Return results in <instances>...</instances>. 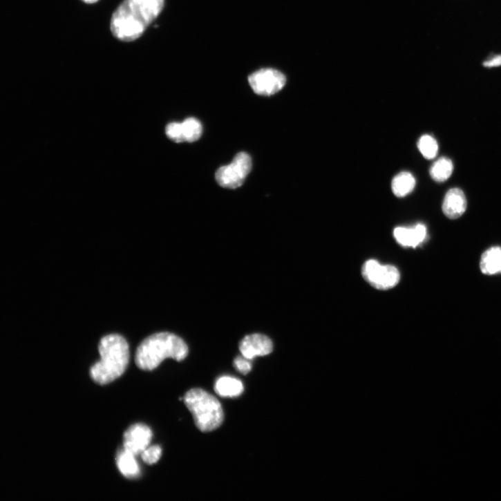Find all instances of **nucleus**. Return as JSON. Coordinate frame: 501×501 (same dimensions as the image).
Here are the masks:
<instances>
[{
  "label": "nucleus",
  "instance_id": "21",
  "mask_svg": "<svg viewBox=\"0 0 501 501\" xmlns=\"http://www.w3.org/2000/svg\"><path fill=\"white\" fill-rule=\"evenodd\" d=\"M249 361L243 356L238 357L234 360V364L238 371L245 375L252 370V366Z\"/></svg>",
  "mask_w": 501,
  "mask_h": 501
},
{
  "label": "nucleus",
  "instance_id": "17",
  "mask_svg": "<svg viewBox=\"0 0 501 501\" xmlns=\"http://www.w3.org/2000/svg\"><path fill=\"white\" fill-rule=\"evenodd\" d=\"M182 125L185 142H194L202 136V126L197 120L188 118L182 123Z\"/></svg>",
  "mask_w": 501,
  "mask_h": 501
},
{
  "label": "nucleus",
  "instance_id": "15",
  "mask_svg": "<svg viewBox=\"0 0 501 501\" xmlns=\"http://www.w3.org/2000/svg\"><path fill=\"white\" fill-rule=\"evenodd\" d=\"M415 185L416 180L413 175L409 172H402L393 178L391 188L396 196L404 197L413 191Z\"/></svg>",
  "mask_w": 501,
  "mask_h": 501
},
{
  "label": "nucleus",
  "instance_id": "5",
  "mask_svg": "<svg viewBox=\"0 0 501 501\" xmlns=\"http://www.w3.org/2000/svg\"><path fill=\"white\" fill-rule=\"evenodd\" d=\"M252 158L245 152L236 155L232 162L220 167L216 172V178L223 187L236 189L244 183L252 170Z\"/></svg>",
  "mask_w": 501,
  "mask_h": 501
},
{
  "label": "nucleus",
  "instance_id": "20",
  "mask_svg": "<svg viewBox=\"0 0 501 501\" xmlns=\"http://www.w3.org/2000/svg\"><path fill=\"white\" fill-rule=\"evenodd\" d=\"M140 455L146 464L152 465L157 463L160 459L162 448L159 446H149Z\"/></svg>",
  "mask_w": 501,
  "mask_h": 501
},
{
  "label": "nucleus",
  "instance_id": "14",
  "mask_svg": "<svg viewBox=\"0 0 501 501\" xmlns=\"http://www.w3.org/2000/svg\"><path fill=\"white\" fill-rule=\"evenodd\" d=\"M117 464L120 472L127 478H134L140 475V466L135 455L124 448L117 455Z\"/></svg>",
  "mask_w": 501,
  "mask_h": 501
},
{
  "label": "nucleus",
  "instance_id": "4",
  "mask_svg": "<svg viewBox=\"0 0 501 501\" xmlns=\"http://www.w3.org/2000/svg\"><path fill=\"white\" fill-rule=\"evenodd\" d=\"M184 403L191 413L198 429L208 433L218 428L224 421V413L218 399L200 388L187 391Z\"/></svg>",
  "mask_w": 501,
  "mask_h": 501
},
{
  "label": "nucleus",
  "instance_id": "11",
  "mask_svg": "<svg viewBox=\"0 0 501 501\" xmlns=\"http://www.w3.org/2000/svg\"><path fill=\"white\" fill-rule=\"evenodd\" d=\"M393 236L398 244L406 247L416 248L425 240L427 229L425 225L419 224L413 227H397Z\"/></svg>",
  "mask_w": 501,
  "mask_h": 501
},
{
  "label": "nucleus",
  "instance_id": "19",
  "mask_svg": "<svg viewBox=\"0 0 501 501\" xmlns=\"http://www.w3.org/2000/svg\"><path fill=\"white\" fill-rule=\"evenodd\" d=\"M167 136L176 143L185 141L182 123L173 122L167 125L166 128Z\"/></svg>",
  "mask_w": 501,
  "mask_h": 501
},
{
  "label": "nucleus",
  "instance_id": "1",
  "mask_svg": "<svg viewBox=\"0 0 501 501\" xmlns=\"http://www.w3.org/2000/svg\"><path fill=\"white\" fill-rule=\"evenodd\" d=\"M164 5V0H124L112 18L113 35L123 41L136 40L160 15Z\"/></svg>",
  "mask_w": 501,
  "mask_h": 501
},
{
  "label": "nucleus",
  "instance_id": "23",
  "mask_svg": "<svg viewBox=\"0 0 501 501\" xmlns=\"http://www.w3.org/2000/svg\"><path fill=\"white\" fill-rule=\"evenodd\" d=\"M82 1L86 4H93L98 1V0H82Z\"/></svg>",
  "mask_w": 501,
  "mask_h": 501
},
{
  "label": "nucleus",
  "instance_id": "10",
  "mask_svg": "<svg viewBox=\"0 0 501 501\" xmlns=\"http://www.w3.org/2000/svg\"><path fill=\"white\" fill-rule=\"evenodd\" d=\"M467 207L466 198L460 189H451L445 196L442 210L444 215L449 219L455 220L460 218Z\"/></svg>",
  "mask_w": 501,
  "mask_h": 501
},
{
  "label": "nucleus",
  "instance_id": "9",
  "mask_svg": "<svg viewBox=\"0 0 501 501\" xmlns=\"http://www.w3.org/2000/svg\"><path fill=\"white\" fill-rule=\"evenodd\" d=\"M240 350L244 357L252 360L256 357L270 355L273 350V343L267 337L254 334L245 337L241 341Z\"/></svg>",
  "mask_w": 501,
  "mask_h": 501
},
{
  "label": "nucleus",
  "instance_id": "2",
  "mask_svg": "<svg viewBox=\"0 0 501 501\" xmlns=\"http://www.w3.org/2000/svg\"><path fill=\"white\" fill-rule=\"evenodd\" d=\"M100 359L90 369L91 379L98 384H108L120 378L129 363V346L119 334H110L100 340Z\"/></svg>",
  "mask_w": 501,
  "mask_h": 501
},
{
  "label": "nucleus",
  "instance_id": "7",
  "mask_svg": "<svg viewBox=\"0 0 501 501\" xmlns=\"http://www.w3.org/2000/svg\"><path fill=\"white\" fill-rule=\"evenodd\" d=\"M253 91L258 95H272L281 91L285 84V76L272 68H263L249 77Z\"/></svg>",
  "mask_w": 501,
  "mask_h": 501
},
{
  "label": "nucleus",
  "instance_id": "18",
  "mask_svg": "<svg viewBox=\"0 0 501 501\" xmlns=\"http://www.w3.org/2000/svg\"><path fill=\"white\" fill-rule=\"evenodd\" d=\"M418 147L424 158L432 160L436 157L438 153V144L435 138L431 135L422 136L419 142Z\"/></svg>",
  "mask_w": 501,
  "mask_h": 501
},
{
  "label": "nucleus",
  "instance_id": "8",
  "mask_svg": "<svg viewBox=\"0 0 501 501\" xmlns=\"http://www.w3.org/2000/svg\"><path fill=\"white\" fill-rule=\"evenodd\" d=\"M152 437L151 430L146 425H133L124 433V448L135 456L141 455L149 446Z\"/></svg>",
  "mask_w": 501,
  "mask_h": 501
},
{
  "label": "nucleus",
  "instance_id": "3",
  "mask_svg": "<svg viewBox=\"0 0 501 501\" xmlns=\"http://www.w3.org/2000/svg\"><path fill=\"white\" fill-rule=\"evenodd\" d=\"M187 355V346L182 339L171 333L160 332L142 342L136 351L135 363L140 369L151 371L166 359L180 361Z\"/></svg>",
  "mask_w": 501,
  "mask_h": 501
},
{
  "label": "nucleus",
  "instance_id": "16",
  "mask_svg": "<svg viewBox=\"0 0 501 501\" xmlns=\"http://www.w3.org/2000/svg\"><path fill=\"white\" fill-rule=\"evenodd\" d=\"M453 171L452 161L448 158H442L432 166L431 176L436 182H443L450 178Z\"/></svg>",
  "mask_w": 501,
  "mask_h": 501
},
{
  "label": "nucleus",
  "instance_id": "22",
  "mask_svg": "<svg viewBox=\"0 0 501 501\" xmlns=\"http://www.w3.org/2000/svg\"><path fill=\"white\" fill-rule=\"evenodd\" d=\"M483 65L485 67H497L501 66V55L496 56L493 59L485 62Z\"/></svg>",
  "mask_w": 501,
  "mask_h": 501
},
{
  "label": "nucleus",
  "instance_id": "13",
  "mask_svg": "<svg viewBox=\"0 0 501 501\" xmlns=\"http://www.w3.org/2000/svg\"><path fill=\"white\" fill-rule=\"evenodd\" d=\"M480 267L484 274L501 273V247H492L486 250L481 257Z\"/></svg>",
  "mask_w": 501,
  "mask_h": 501
},
{
  "label": "nucleus",
  "instance_id": "6",
  "mask_svg": "<svg viewBox=\"0 0 501 501\" xmlns=\"http://www.w3.org/2000/svg\"><path fill=\"white\" fill-rule=\"evenodd\" d=\"M362 275L365 280L379 290L394 287L399 281L398 270L390 265H382L375 260H369L363 265Z\"/></svg>",
  "mask_w": 501,
  "mask_h": 501
},
{
  "label": "nucleus",
  "instance_id": "12",
  "mask_svg": "<svg viewBox=\"0 0 501 501\" xmlns=\"http://www.w3.org/2000/svg\"><path fill=\"white\" fill-rule=\"evenodd\" d=\"M215 391L224 397H236L244 391L242 381L235 377L224 376L219 378L215 384Z\"/></svg>",
  "mask_w": 501,
  "mask_h": 501
}]
</instances>
